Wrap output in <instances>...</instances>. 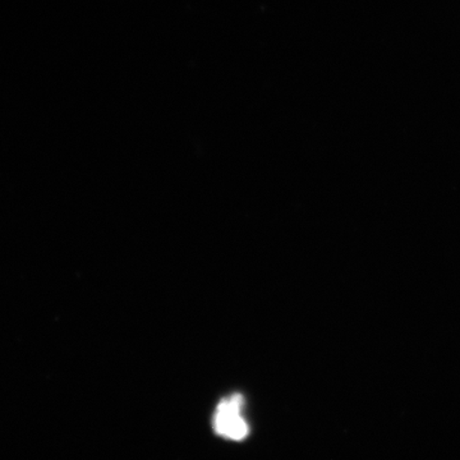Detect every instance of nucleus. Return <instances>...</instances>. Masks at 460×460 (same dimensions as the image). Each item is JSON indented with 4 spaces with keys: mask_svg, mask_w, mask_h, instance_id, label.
Returning a JSON list of instances; mask_svg holds the SVG:
<instances>
[{
    "mask_svg": "<svg viewBox=\"0 0 460 460\" xmlns=\"http://www.w3.org/2000/svg\"><path fill=\"white\" fill-rule=\"evenodd\" d=\"M243 396L234 394L224 399L217 405L214 416V429L217 435L233 441H242L250 434V428L243 417Z\"/></svg>",
    "mask_w": 460,
    "mask_h": 460,
    "instance_id": "nucleus-1",
    "label": "nucleus"
}]
</instances>
